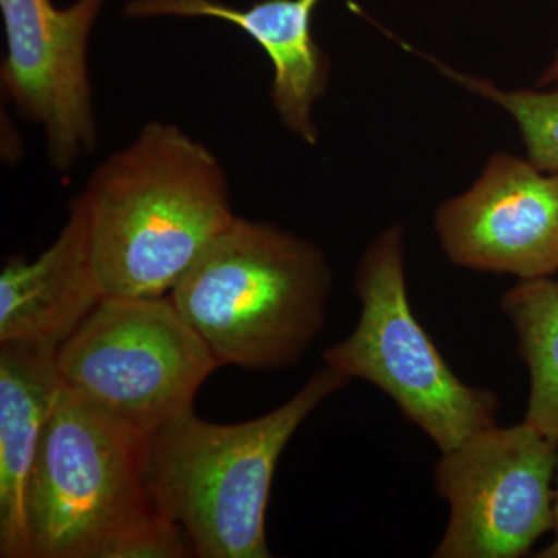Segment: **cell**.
Returning <instances> with one entry per match:
<instances>
[{
  "label": "cell",
  "instance_id": "e0dca14e",
  "mask_svg": "<svg viewBox=\"0 0 558 558\" xmlns=\"http://www.w3.org/2000/svg\"><path fill=\"white\" fill-rule=\"evenodd\" d=\"M538 557L558 558V537L550 545L546 546L545 549L539 550Z\"/></svg>",
  "mask_w": 558,
  "mask_h": 558
},
{
  "label": "cell",
  "instance_id": "4fadbf2b",
  "mask_svg": "<svg viewBox=\"0 0 558 558\" xmlns=\"http://www.w3.org/2000/svg\"><path fill=\"white\" fill-rule=\"evenodd\" d=\"M529 373L524 422L558 442V278L520 281L501 301Z\"/></svg>",
  "mask_w": 558,
  "mask_h": 558
},
{
  "label": "cell",
  "instance_id": "8fae6325",
  "mask_svg": "<svg viewBox=\"0 0 558 558\" xmlns=\"http://www.w3.org/2000/svg\"><path fill=\"white\" fill-rule=\"evenodd\" d=\"M78 197L57 240L31 260L14 255L0 274V343L58 349L102 299Z\"/></svg>",
  "mask_w": 558,
  "mask_h": 558
},
{
  "label": "cell",
  "instance_id": "5b68a950",
  "mask_svg": "<svg viewBox=\"0 0 558 558\" xmlns=\"http://www.w3.org/2000/svg\"><path fill=\"white\" fill-rule=\"evenodd\" d=\"M146 440L61 388L28 483L32 558H100L121 531L154 508L145 481Z\"/></svg>",
  "mask_w": 558,
  "mask_h": 558
},
{
  "label": "cell",
  "instance_id": "ba28073f",
  "mask_svg": "<svg viewBox=\"0 0 558 558\" xmlns=\"http://www.w3.org/2000/svg\"><path fill=\"white\" fill-rule=\"evenodd\" d=\"M109 0H0L9 100L38 124L54 170L68 171L98 142L89 44Z\"/></svg>",
  "mask_w": 558,
  "mask_h": 558
},
{
  "label": "cell",
  "instance_id": "52a82bcc",
  "mask_svg": "<svg viewBox=\"0 0 558 558\" xmlns=\"http://www.w3.org/2000/svg\"><path fill=\"white\" fill-rule=\"evenodd\" d=\"M558 442L527 422L488 427L440 453L450 517L435 558H519L554 527Z\"/></svg>",
  "mask_w": 558,
  "mask_h": 558
},
{
  "label": "cell",
  "instance_id": "ac0fdd59",
  "mask_svg": "<svg viewBox=\"0 0 558 558\" xmlns=\"http://www.w3.org/2000/svg\"><path fill=\"white\" fill-rule=\"evenodd\" d=\"M554 534L558 537V487L556 490V498H554Z\"/></svg>",
  "mask_w": 558,
  "mask_h": 558
},
{
  "label": "cell",
  "instance_id": "2e32d148",
  "mask_svg": "<svg viewBox=\"0 0 558 558\" xmlns=\"http://www.w3.org/2000/svg\"><path fill=\"white\" fill-rule=\"evenodd\" d=\"M558 86V47L554 53L553 60L543 70L542 75L538 76L537 87Z\"/></svg>",
  "mask_w": 558,
  "mask_h": 558
},
{
  "label": "cell",
  "instance_id": "277c9868",
  "mask_svg": "<svg viewBox=\"0 0 558 558\" xmlns=\"http://www.w3.org/2000/svg\"><path fill=\"white\" fill-rule=\"evenodd\" d=\"M354 292L359 323L325 349V366L384 391L440 453L497 425L498 396L459 379L411 310L400 223L381 230L362 253Z\"/></svg>",
  "mask_w": 558,
  "mask_h": 558
},
{
  "label": "cell",
  "instance_id": "6da1fadb",
  "mask_svg": "<svg viewBox=\"0 0 558 558\" xmlns=\"http://www.w3.org/2000/svg\"><path fill=\"white\" fill-rule=\"evenodd\" d=\"M78 199L105 296L170 295L238 216L218 156L159 120L102 161Z\"/></svg>",
  "mask_w": 558,
  "mask_h": 558
},
{
  "label": "cell",
  "instance_id": "8992f818",
  "mask_svg": "<svg viewBox=\"0 0 558 558\" xmlns=\"http://www.w3.org/2000/svg\"><path fill=\"white\" fill-rule=\"evenodd\" d=\"M218 368L170 295L102 296L57 351L62 388L146 436L193 411Z\"/></svg>",
  "mask_w": 558,
  "mask_h": 558
},
{
  "label": "cell",
  "instance_id": "30bf717a",
  "mask_svg": "<svg viewBox=\"0 0 558 558\" xmlns=\"http://www.w3.org/2000/svg\"><path fill=\"white\" fill-rule=\"evenodd\" d=\"M322 0H258L240 9L220 0H128L130 20H215L255 40L274 69L270 100L282 126L306 145L319 142L315 102L328 92L330 60L312 32Z\"/></svg>",
  "mask_w": 558,
  "mask_h": 558
},
{
  "label": "cell",
  "instance_id": "7a4b0ae2",
  "mask_svg": "<svg viewBox=\"0 0 558 558\" xmlns=\"http://www.w3.org/2000/svg\"><path fill=\"white\" fill-rule=\"evenodd\" d=\"M348 381L325 366L288 402L252 421L215 424L193 410L148 436L150 501L183 529L194 557H271L266 517L282 451Z\"/></svg>",
  "mask_w": 558,
  "mask_h": 558
},
{
  "label": "cell",
  "instance_id": "5bb4252c",
  "mask_svg": "<svg viewBox=\"0 0 558 558\" xmlns=\"http://www.w3.org/2000/svg\"><path fill=\"white\" fill-rule=\"evenodd\" d=\"M405 49L424 58L470 94L478 95L508 112L519 128L527 159L542 170L558 171V86L502 89L494 81L459 72L424 51L411 49L409 44Z\"/></svg>",
  "mask_w": 558,
  "mask_h": 558
},
{
  "label": "cell",
  "instance_id": "7c38bea8",
  "mask_svg": "<svg viewBox=\"0 0 558 558\" xmlns=\"http://www.w3.org/2000/svg\"><path fill=\"white\" fill-rule=\"evenodd\" d=\"M58 349L0 343V557L32 558L27 490L61 391Z\"/></svg>",
  "mask_w": 558,
  "mask_h": 558
},
{
  "label": "cell",
  "instance_id": "9c48e42d",
  "mask_svg": "<svg viewBox=\"0 0 558 558\" xmlns=\"http://www.w3.org/2000/svg\"><path fill=\"white\" fill-rule=\"evenodd\" d=\"M435 231L454 266L529 281L558 274V171L492 154L468 190L439 205Z\"/></svg>",
  "mask_w": 558,
  "mask_h": 558
},
{
  "label": "cell",
  "instance_id": "9a60e30c",
  "mask_svg": "<svg viewBox=\"0 0 558 558\" xmlns=\"http://www.w3.org/2000/svg\"><path fill=\"white\" fill-rule=\"evenodd\" d=\"M194 557L183 529L154 506L102 549L100 558Z\"/></svg>",
  "mask_w": 558,
  "mask_h": 558
},
{
  "label": "cell",
  "instance_id": "3957f363",
  "mask_svg": "<svg viewBox=\"0 0 558 558\" xmlns=\"http://www.w3.org/2000/svg\"><path fill=\"white\" fill-rule=\"evenodd\" d=\"M333 274L319 245L236 216L170 296L219 366H295L322 333Z\"/></svg>",
  "mask_w": 558,
  "mask_h": 558
}]
</instances>
